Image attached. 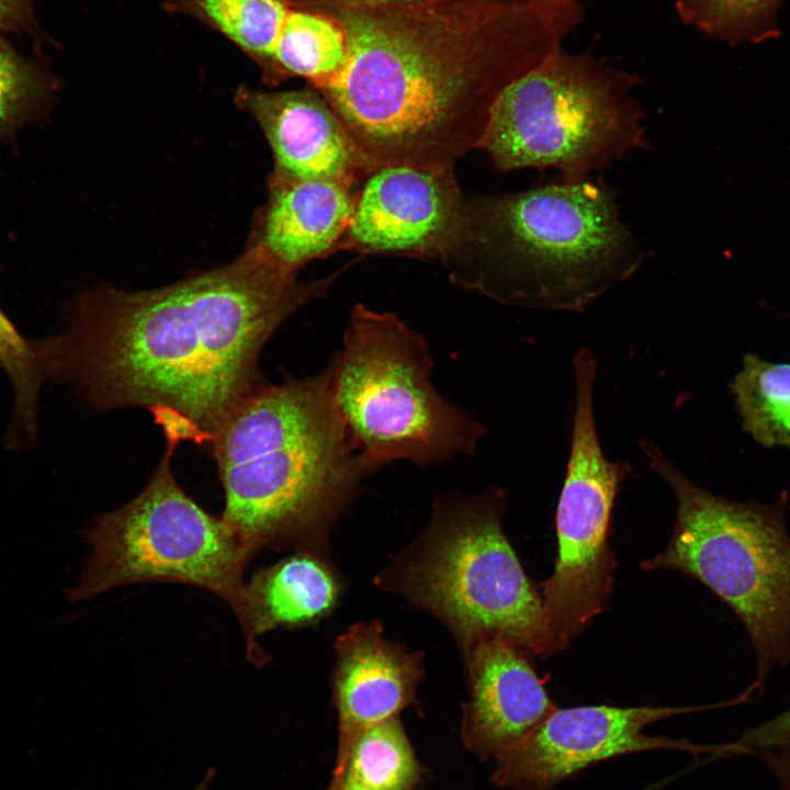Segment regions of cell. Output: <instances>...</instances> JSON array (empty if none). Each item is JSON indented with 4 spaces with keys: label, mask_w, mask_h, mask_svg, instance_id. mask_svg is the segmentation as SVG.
<instances>
[{
    "label": "cell",
    "mask_w": 790,
    "mask_h": 790,
    "mask_svg": "<svg viewBox=\"0 0 790 790\" xmlns=\"http://www.w3.org/2000/svg\"><path fill=\"white\" fill-rule=\"evenodd\" d=\"M339 274L300 281L251 236L234 261L170 285L81 293L65 328L35 341L38 364L97 410L145 407L166 438L210 443L264 383L268 340Z\"/></svg>",
    "instance_id": "1"
},
{
    "label": "cell",
    "mask_w": 790,
    "mask_h": 790,
    "mask_svg": "<svg viewBox=\"0 0 790 790\" xmlns=\"http://www.w3.org/2000/svg\"><path fill=\"white\" fill-rule=\"evenodd\" d=\"M328 13L342 23L349 52L319 92L372 171L453 168L482 148L499 94L561 50L584 19L577 0H430Z\"/></svg>",
    "instance_id": "2"
},
{
    "label": "cell",
    "mask_w": 790,
    "mask_h": 790,
    "mask_svg": "<svg viewBox=\"0 0 790 790\" xmlns=\"http://www.w3.org/2000/svg\"><path fill=\"white\" fill-rule=\"evenodd\" d=\"M329 363L314 376L258 386L211 443L225 496L222 519L253 552L325 556L330 530L369 473L332 396Z\"/></svg>",
    "instance_id": "3"
},
{
    "label": "cell",
    "mask_w": 790,
    "mask_h": 790,
    "mask_svg": "<svg viewBox=\"0 0 790 790\" xmlns=\"http://www.w3.org/2000/svg\"><path fill=\"white\" fill-rule=\"evenodd\" d=\"M458 283L498 303L583 312L644 261L612 191L563 181L469 202ZM451 257V258H452Z\"/></svg>",
    "instance_id": "4"
},
{
    "label": "cell",
    "mask_w": 790,
    "mask_h": 790,
    "mask_svg": "<svg viewBox=\"0 0 790 790\" xmlns=\"http://www.w3.org/2000/svg\"><path fill=\"white\" fill-rule=\"evenodd\" d=\"M506 492L441 495L421 534L376 577L435 616L465 651L504 635L531 656L554 653L542 597L508 541Z\"/></svg>",
    "instance_id": "5"
},
{
    "label": "cell",
    "mask_w": 790,
    "mask_h": 790,
    "mask_svg": "<svg viewBox=\"0 0 790 790\" xmlns=\"http://www.w3.org/2000/svg\"><path fill=\"white\" fill-rule=\"evenodd\" d=\"M648 467L676 504L672 537L644 571H676L710 589L740 619L755 655L745 696L790 662V533L786 494L771 504L735 501L695 484L653 441L641 439Z\"/></svg>",
    "instance_id": "6"
},
{
    "label": "cell",
    "mask_w": 790,
    "mask_h": 790,
    "mask_svg": "<svg viewBox=\"0 0 790 790\" xmlns=\"http://www.w3.org/2000/svg\"><path fill=\"white\" fill-rule=\"evenodd\" d=\"M330 364L338 415L369 475L394 461L430 466L471 455L486 435L436 390L425 338L396 314L354 305Z\"/></svg>",
    "instance_id": "7"
},
{
    "label": "cell",
    "mask_w": 790,
    "mask_h": 790,
    "mask_svg": "<svg viewBox=\"0 0 790 790\" xmlns=\"http://www.w3.org/2000/svg\"><path fill=\"white\" fill-rule=\"evenodd\" d=\"M633 74L563 48L495 101L482 144L500 171L555 169L589 179L647 144Z\"/></svg>",
    "instance_id": "8"
},
{
    "label": "cell",
    "mask_w": 790,
    "mask_h": 790,
    "mask_svg": "<svg viewBox=\"0 0 790 790\" xmlns=\"http://www.w3.org/2000/svg\"><path fill=\"white\" fill-rule=\"evenodd\" d=\"M166 441L146 487L122 508L97 516L84 531L90 555L66 597L71 602L91 599L136 583L183 584L222 598L245 632L244 571L255 553L181 488L171 470L179 442Z\"/></svg>",
    "instance_id": "9"
},
{
    "label": "cell",
    "mask_w": 790,
    "mask_h": 790,
    "mask_svg": "<svg viewBox=\"0 0 790 790\" xmlns=\"http://www.w3.org/2000/svg\"><path fill=\"white\" fill-rule=\"evenodd\" d=\"M597 358L580 348L573 359L574 410L566 472L556 507L557 555L540 594L554 653L565 650L607 607L616 569L609 531L621 483L633 472L610 460L594 409Z\"/></svg>",
    "instance_id": "10"
},
{
    "label": "cell",
    "mask_w": 790,
    "mask_h": 790,
    "mask_svg": "<svg viewBox=\"0 0 790 790\" xmlns=\"http://www.w3.org/2000/svg\"><path fill=\"white\" fill-rule=\"evenodd\" d=\"M700 709L608 704L556 708L522 743L495 760L490 782L499 790H554L580 771L620 756L661 749L719 754L720 746L644 733L650 724Z\"/></svg>",
    "instance_id": "11"
},
{
    "label": "cell",
    "mask_w": 790,
    "mask_h": 790,
    "mask_svg": "<svg viewBox=\"0 0 790 790\" xmlns=\"http://www.w3.org/2000/svg\"><path fill=\"white\" fill-rule=\"evenodd\" d=\"M469 202L453 168L385 165L357 193L341 248L450 259L464 245Z\"/></svg>",
    "instance_id": "12"
},
{
    "label": "cell",
    "mask_w": 790,
    "mask_h": 790,
    "mask_svg": "<svg viewBox=\"0 0 790 790\" xmlns=\"http://www.w3.org/2000/svg\"><path fill=\"white\" fill-rule=\"evenodd\" d=\"M464 652L469 698L461 740L481 761L522 743L556 708L530 654L504 635L482 639Z\"/></svg>",
    "instance_id": "13"
},
{
    "label": "cell",
    "mask_w": 790,
    "mask_h": 790,
    "mask_svg": "<svg viewBox=\"0 0 790 790\" xmlns=\"http://www.w3.org/2000/svg\"><path fill=\"white\" fill-rule=\"evenodd\" d=\"M332 701L338 716L339 772L358 736L416 702L424 676L420 653L387 640L377 621L360 622L335 642Z\"/></svg>",
    "instance_id": "14"
},
{
    "label": "cell",
    "mask_w": 790,
    "mask_h": 790,
    "mask_svg": "<svg viewBox=\"0 0 790 790\" xmlns=\"http://www.w3.org/2000/svg\"><path fill=\"white\" fill-rule=\"evenodd\" d=\"M238 108L260 126L275 171L354 187L372 170L323 94L312 89L262 91L239 87Z\"/></svg>",
    "instance_id": "15"
},
{
    "label": "cell",
    "mask_w": 790,
    "mask_h": 790,
    "mask_svg": "<svg viewBox=\"0 0 790 790\" xmlns=\"http://www.w3.org/2000/svg\"><path fill=\"white\" fill-rule=\"evenodd\" d=\"M356 198L351 185L273 170L268 202L251 236L276 262L297 273L308 262L341 248Z\"/></svg>",
    "instance_id": "16"
},
{
    "label": "cell",
    "mask_w": 790,
    "mask_h": 790,
    "mask_svg": "<svg viewBox=\"0 0 790 790\" xmlns=\"http://www.w3.org/2000/svg\"><path fill=\"white\" fill-rule=\"evenodd\" d=\"M341 586L325 556L296 551L257 572L246 583V658L257 667L269 661L258 637L280 627L316 623L336 607Z\"/></svg>",
    "instance_id": "17"
},
{
    "label": "cell",
    "mask_w": 790,
    "mask_h": 790,
    "mask_svg": "<svg viewBox=\"0 0 790 790\" xmlns=\"http://www.w3.org/2000/svg\"><path fill=\"white\" fill-rule=\"evenodd\" d=\"M291 3L286 0H162L167 12L195 19L269 72Z\"/></svg>",
    "instance_id": "18"
},
{
    "label": "cell",
    "mask_w": 790,
    "mask_h": 790,
    "mask_svg": "<svg viewBox=\"0 0 790 790\" xmlns=\"http://www.w3.org/2000/svg\"><path fill=\"white\" fill-rule=\"evenodd\" d=\"M331 779L340 790H420L422 767L395 716L362 732Z\"/></svg>",
    "instance_id": "19"
},
{
    "label": "cell",
    "mask_w": 790,
    "mask_h": 790,
    "mask_svg": "<svg viewBox=\"0 0 790 790\" xmlns=\"http://www.w3.org/2000/svg\"><path fill=\"white\" fill-rule=\"evenodd\" d=\"M744 430L766 448L790 445V363L746 353L730 385Z\"/></svg>",
    "instance_id": "20"
},
{
    "label": "cell",
    "mask_w": 790,
    "mask_h": 790,
    "mask_svg": "<svg viewBox=\"0 0 790 790\" xmlns=\"http://www.w3.org/2000/svg\"><path fill=\"white\" fill-rule=\"evenodd\" d=\"M783 0H676L679 18L709 37L729 44L761 43L780 35Z\"/></svg>",
    "instance_id": "21"
},
{
    "label": "cell",
    "mask_w": 790,
    "mask_h": 790,
    "mask_svg": "<svg viewBox=\"0 0 790 790\" xmlns=\"http://www.w3.org/2000/svg\"><path fill=\"white\" fill-rule=\"evenodd\" d=\"M0 368L14 391V427L11 441L32 440L36 431L37 398L43 374L35 341H29L0 307Z\"/></svg>",
    "instance_id": "22"
},
{
    "label": "cell",
    "mask_w": 790,
    "mask_h": 790,
    "mask_svg": "<svg viewBox=\"0 0 790 790\" xmlns=\"http://www.w3.org/2000/svg\"><path fill=\"white\" fill-rule=\"evenodd\" d=\"M48 90V79L34 60L0 41V134L34 114Z\"/></svg>",
    "instance_id": "23"
},
{
    "label": "cell",
    "mask_w": 790,
    "mask_h": 790,
    "mask_svg": "<svg viewBox=\"0 0 790 790\" xmlns=\"http://www.w3.org/2000/svg\"><path fill=\"white\" fill-rule=\"evenodd\" d=\"M790 746V708L755 727L745 731L741 737L729 744L731 754L754 755L759 752Z\"/></svg>",
    "instance_id": "24"
},
{
    "label": "cell",
    "mask_w": 790,
    "mask_h": 790,
    "mask_svg": "<svg viewBox=\"0 0 790 790\" xmlns=\"http://www.w3.org/2000/svg\"><path fill=\"white\" fill-rule=\"evenodd\" d=\"M294 5L319 10L325 12H334L339 10L358 9L366 7L418 3L430 0H286Z\"/></svg>",
    "instance_id": "25"
},
{
    "label": "cell",
    "mask_w": 790,
    "mask_h": 790,
    "mask_svg": "<svg viewBox=\"0 0 790 790\" xmlns=\"http://www.w3.org/2000/svg\"><path fill=\"white\" fill-rule=\"evenodd\" d=\"M774 776L778 790H790V746L754 754Z\"/></svg>",
    "instance_id": "26"
},
{
    "label": "cell",
    "mask_w": 790,
    "mask_h": 790,
    "mask_svg": "<svg viewBox=\"0 0 790 790\" xmlns=\"http://www.w3.org/2000/svg\"><path fill=\"white\" fill-rule=\"evenodd\" d=\"M32 18V0H0V30L26 27Z\"/></svg>",
    "instance_id": "27"
},
{
    "label": "cell",
    "mask_w": 790,
    "mask_h": 790,
    "mask_svg": "<svg viewBox=\"0 0 790 790\" xmlns=\"http://www.w3.org/2000/svg\"><path fill=\"white\" fill-rule=\"evenodd\" d=\"M213 776H214V771L212 769L208 770L205 774V776L203 777V779L201 780V782L196 787H194L192 790H210V785L213 779Z\"/></svg>",
    "instance_id": "28"
},
{
    "label": "cell",
    "mask_w": 790,
    "mask_h": 790,
    "mask_svg": "<svg viewBox=\"0 0 790 790\" xmlns=\"http://www.w3.org/2000/svg\"><path fill=\"white\" fill-rule=\"evenodd\" d=\"M327 790H340V789L338 787V783L334 779H331Z\"/></svg>",
    "instance_id": "29"
}]
</instances>
